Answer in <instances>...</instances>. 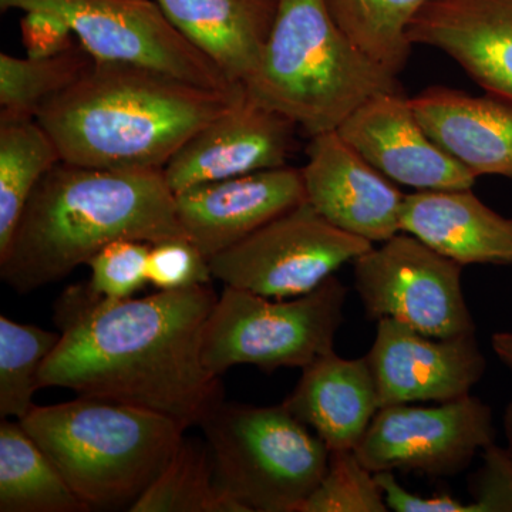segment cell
Returning a JSON list of instances; mask_svg holds the SVG:
<instances>
[{"label":"cell","mask_w":512,"mask_h":512,"mask_svg":"<svg viewBox=\"0 0 512 512\" xmlns=\"http://www.w3.org/2000/svg\"><path fill=\"white\" fill-rule=\"evenodd\" d=\"M20 423L90 510L133 507L170 463L185 431L164 414L83 396L36 406Z\"/></svg>","instance_id":"5"},{"label":"cell","mask_w":512,"mask_h":512,"mask_svg":"<svg viewBox=\"0 0 512 512\" xmlns=\"http://www.w3.org/2000/svg\"><path fill=\"white\" fill-rule=\"evenodd\" d=\"M389 510L396 512H471V505L460 503L447 494L421 495L410 493L393 476V471L375 473Z\"/></svg>","instance_id":"33"},{"label":"cell","mask_w":512,"mask_h":512,"mask_svg":"<svg viewBox=\"0 0 512 512\" xmlns=\"http://www.w3.org/2000/svg\"><path fill=\"white\" fill-rule=\"evenodd\" d=\"M373 247L326 221L308 202L208 259L225 286L274 299L315 291L340 266Z\"/></svg>","instance_id":"8"},{"label":"cell","mask_w":512,"mask_h":512,"mask_svg":"<svg viewBox=\"0 0 512 512\" xmlns=\"http://www.w3.org/2000/svg\"><path fill=\"white\" fill-rule=\"evenodd\" d=\"M20 19V35L28 57H50L72 49L74 36L66 20L46 10H26Z\"/></svg>","instance_id":"32"},{"label":"cell","mask_w":512,"mask_h":512,"mask_svg":"<svg viewBox=\"0 0 512 512\" xmlns=\"http://www.w3.org/2000/svg\"><path fill=\"white\" fill-rule=\"evenodd\" d=\"M151 244L136 239L111 242L87 262L92 269L89 288L106 301H123L148 284Z\"/></svg>","instance_id":"29"},{"label":"cell","mask_w":512,"mask_h":512,"mask_svg":"<svg viewBox=\"0 0 512 512\" xmlns=\"http://www.w3.org/2000/svg\"><path fill=\"white\" fill-rule=\"evenodd\" d=\"M366 359L380 407L460 399L470 394L487 367L476 333L433 338L390 318L377 320Z\"/></svg>","instance_id":"12"},{"label":"cell","mask_w":512,"mask_h":512,"mask_svg":"<svg viewBox=\"0 0 512 512\" xmlns=\"http://www.w3.org/2000/svg\"><path fill=\"white\" fill-rule=\"evenodd\" d=\"M389 511L376 474L363 466L355 451L330 453L328 468L301 512Z\"/></svg>","instance_id":"28"},{"label":"cell","mask_w":512,"mask_h":512,"mask_svg":"<svg viewBox=\"0 0 512 512\" xmlns=\"http://www.w3.org/2000/svg\"><path fill=\"white\" fill-rule=\"evenodd\" d=\"M284 406L315 431L330 453L355 451L380 409L366 356L345 359L335 350L303 369Z\"/></svg>","instance_id":"19"},{"label":"cell","mask_w":512,"mask_h":512,"mask_svg":"<svg viewBox=\"0 0 512 512\" xmlns=\"http://www.w3.org/2000/svg\"><path fill=\"white\" fill-rule=\"evenodd\" d=\"M355 288L370 319L390 318L433 338L476 333L463 265L399 232L355 261Z\"/></svg>","instance_id":"10"},{"label":"cell","mask_w":512,"mask_h":512,"mask_svg":"<svg viewBox=\"0 0 512 512\" xmlns=\"http://www.w3.org/2000/svg\"><path fill=\"white\" fill-rule=\"evenodd\" d=\"M218 488L247 512H301L330 451L284 406L222 402L200 424Z\"/></svg>","instance_id":"6"},{"label":"cell","mask_w":512,"mask_h":512,"mask_svg":"<svg viewBox=\"0 0 512 512\" xmlns=\"http://www.w3.org/2000/svg\"><path fill=\"white\" fill-rule=\"evenodd\" d=\"M346 296L335 275L289 301L225 286L205 326L202 363L218 377L238 365L303 370L333 352Z\"/></svg>","instance_id":"7"},{"label":"cell","mask_w":512,"mask_h":512,"mask_svg":"<svg viewBox=\"0 0 512 512\" xmlns=\"http://www.w3.org/2000/svg\"><path fill=\"white\" fill-rule=\"evenodd\" d=\"M301 171L306 202L336 228L372 244L402 232L406 195L338 131L311 137Z\"/></svg>","instance_id":"14"},{"label":"cell","mask_w":512,"mask_h":512,"mask_svg":"<svg viewBox=\"0 0 512 512\" xmlns=\"http://www.w3.org/2000/svg\"><path fill=\"white\" fill-rule=\"evenodd\" d=\"M491 342L495 355L512 370V332L495 333Z\"/></svg>","instance_id":"34"},{"label":"cell","mask_w":512,"mask_h":512,"mask_svg":"<svg viewBox=\"0 0 512 512\" xmlns=\"http://www.w3.org/2000/svg\"><path fill=\"white\" fill-rule=\"evenodd\" d=\"M147 279L157 291H175L211 284L214 276L210 262L190 239L173 238L151 244Z\"/></svg>","instance_id":"30"},{"label":"cell","mask_w":512,"mask_h":512,"mask_svg":"<svg viewBox=\"0 0 512 512\" xmlns=\"http://www.w3.org/2000/svg\"><path fill=\"white\" fill-rule=\"evenodd\" d=\"M0 8L55 13L96 62L147 67L208 89L238 87L151 0H0Z\"/></svg>","instance_id":"9"},{"label":"cell","mask_w":512,"mask_h":512,"mask_svg":"<svg viewBox=\"0 0 512 512\" xmlns=\"http://www.w3.org/2000/svg\"><path fill=\"white\" fill-rule=\"evenodd\" d=\"M430 0H325L340 29L370 59L394 74L409 60L410 25Z\"/></svg>","instance_id":"24"},{"label":"cell","mask_w":512,"mask_h":512,"mask_svg":"<svg viewBox=\"0 0 512 512\" xmlns=\"http://www.w3.org/2000/svg\"><path fill=\"white\" fill-rule=\"evenodd\" d=\"M62 333L0 316V417L25 419L42 389L40 373L55 352Z\"/></svg>","instance_id":"27"},{"label":"cell","mask_w":512,"mask_h":512,"mask_svg":"<svg viewBox=\"0 0 512 512\" xmlns=\"http://www.w3.org/2000/svg\"><path fill=\"white\" fill-rule=\"evenodd\" d=\"M412 104L429 136L471 174L512 178V103L436 86Z\"/></svg>","instance_id":"18"},{"label":"cell","mask_w":512,"mask_h":512,"mask_svg":"<svg viewBox=\"0 0 512 512\" xmlns=\"http://www.w3.org/2000/svg\"><path fill=\"white\" fill-rule=\"evenodd\" d=\"M94 59L82 46L50 57L0 55V119L33 120L56 96L79 82Z\"/></svg>","instance_id":"25"},{"label":"cell","mask_w":512,"mask_h":512,"mask_svg":"<svg viewBox=\"0 0 512 512\" xmlns=\"http://www.w3.org/2000/svg\"><path fill=\"white\" fill-rule=\"evenodd\" d=\"M168 20L232 84L251 79L281 0H156Z\"/></svg>","instance_id":"21"},{"label":"cell","mask_w":512,"mask_h":512,"mask_svg":"<svg viewBox=\"0 0 512 512\" xmlns=\"http://www.w3.org/2000/svg\"><path fill=\"white\" fill-rule=\"evenodd\" d=\"M491 443L493 413L467 394L437 406L380 407L355 453L372 473L407 470L443 477L466 470Z\"/></svg>","instance_id":"11"},{"label":"cell","mask_w":512,"mask_h":512,"mask_svg":"<svg viewBox=\"0 0 512 512\" xmlns=\"http://www.w3.org/2000/svg\"><path fill=\"white\" fill-rule=\"evenodd\" d=\"M336 131L394 183L419 191L471 190L476 184V175L424 130L402 92L373 96Z\"/></svg>","instance_id":"15"},{"label":"cell","mask_w":512,"mask_h":512,"mask_svg":"<svg viewBox=\"0 0 512 512\" xmlns=\"http://www.w3.org/2000/svg\"><path fill=\"white\" fill-rule=\"evenodd\" d=\"M295 123L247 92L184 144L164 167L174 194L197 185L285 167L295 148Z\"/></svg>","instance_id":"13"},{"label":"cell","mask_w":512,"mask_h":512,"mask_svg":"<svg viewBox=\"0 0 512 512\" xmlns=\"http://www.w3.org/2000/svg\"><path fill=\"white\" fill-rule=\"evenodd\" d=\"M244 93L208 89L134 64L96 62L36 120L66 163L103 170H164L195 133Z\"/></svg>","instance_id":"3"},{"label":"cell","mask_w":512,"mask_h":512,"mask_svg":"<svg viewBox=\"0 0 512 512\" xmlns=\"http://www.w3.org/2000/svg\"><path fill=\"white\" fill-rule=\"evenodd\" d=\"M187 238L163 170L119 171L60 161L42 178L9 247L0 279L18 293L56 284L119 241Z\"/></svg>","instance_id":"2"},{"label":"cell","mask_w":512,"mask_h":512,"mask_svg":"<svg viewBox=\"0 0 512 512\" xmlns=\"http://www.w3.org/2000/svg\"><path fill=\"white\" fill-rule=\"evenodd\" d=\"M131 512H247L215 483L214 464L207 451L183 440L167 467Z\"/></svg>","instance_id":"26"},{"label":"cell","mask_w":512,"mask_h":512,"mask_svg":"<svg viewBox=\"0 0 512 512\" xmlns=\"http://www.w3.org/2000/svg\"><path fill=\"white\" fill-rule=\"evenodd\" d=\"M90 508L73 493L53 461L20 421L0 423V511L82 512Z\"/></svg>","instance_id":"22"},{"label":"cell","mask_w":512,"mask_h":512,"mask_svg":"<svg viewBox=\"0 0 512 512\" xmlns=\"http://www.w3.org/2000/svg\"><path fill=\"white\" fill-rule=\"evenodd\" d=\"M504 429L508 441V450H510L512 454V400L510 404H508L507 412H505Z\"/></svg>","instance_id":"35"},{"label":"cell","mask_w":512,"mask_h":512,"mask_svg":"<svg viewBox=\"0 0 512 512\" xmlns=\"http://www.w3.org/2000/svg\"><path fill=\"white\" fill-rule=\"evenodd\" d=\"M402 232L463 266H512V218L491 210L471 190L406 195Z\"/></svg>","instance_id":"20"},{"label":"cell","mask_w":512,"mask_h":512,"mask_svg":"<svg viewBox=\"0 0 512 512\" xmlns=\"http://www.w3.org/2000/svg\"><path fill=\"white\" fill-rule=\"evenodd\" d=\"M217 301L211 284L123 301H106L87 284L69 286L55 305L62 339L40 383L143 407L185 430L200 426L224 402L220 377L201 359Z\"/></svg>","instance_id":"1"},{"label":"cell","mask_w":512,"mask_h":512,"mask_svg":"<svg viewBox=\"0 0 512 512\" xmlns=\"http://www.w3.org/2000/svg\"><path fill=\"white\" fill-rule=\"evenodd\" d=\"M471 512H512V454L504 447L484 448L483 466L471 481Z\"/></svg>","instance_id":"31"},{"label":"cell","mask_w":512,"mask_h":512,"mask_svg":"<svg viewBox=\"0 0 512 512\" xmlns=\"http://www.w3.org/2000/svg\"><path fill=\"white\" fill-rule=\"evenodd\" d=\"M303 202L306 194L302 171L288 165L175 194L181 227L207 259Z\"/></svg>","instance_id":"16"},{"label":"cell","mask_w":512,"mask_h":512,"mask_svg":"<svg viewBox=\"0 0 512 512\" xmlns=\"http://www.w3.org/2000/svg\"><path fill=\"white\" fill-rule=\"evenodd\" d=\"M62 160L39 121L0 119V254L42 178Z\"/></svg>","instance_id":"23"},{"label":"cell","mask_w":512,"mask_h":512,"mask_svg":"<svg viewBox=\"0 0 512 512\" xmlns=\"http://www.w3.org/2000/svg\"><path fill=\"white\" fill-rule=\"evenodd\" d=\"M245 92L309 137L336 131L367 100L402 92L397 74L340 29L325 0H281Z\"/></svg>","instance_id":"4"},{"label":"cell","mask_w":512,"mask_h":512,"mask_svg":"<svg viewBox=\"0 0 512 512\" xmlns=\"http://www.w3.org/2000/svg\"><path fill=\"white\" fill-rule=\"evenodd\" d=\"M407 36L446 53L485 93L512 103V0H430Z\"/></svg>","instance_id":"17"}]
</instances>
